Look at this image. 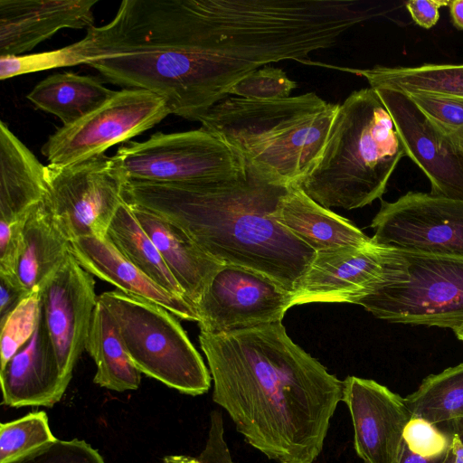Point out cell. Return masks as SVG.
I'll list each match as a JSON object with an SVG mask.
<instances>
[{
  "instance_id": "obj_28",
  "label": "cell",
  "mask_w": 463,
  "mask_h": 463,
  "mask_svg": "<svg viewBox=\"0 0 463 463\" xmlns=\"http://www.w3.org/2000/svg\"><path fill=\"white\" fill-rule=\"evenodd\" d=\"M56 439L43 411L1 423L0 463H12Z\"/></svg>"
},
{
  "instance_id": "obj_42",
  "label": "cell",
  "mask_w": 463,
  "mask_h": 463,
  "mask_svg": "<svg viewBox=\"0 0 463 463\" xmlns=\"http://www.w3.org/2000/svg\"><path fill=\"white\" fill-rule=\"evenodd\" d=\"M451 435V446L455 455L454 463H463V445L456 434Z\"/></svg>"
},
{
  "instance_id": "obj_10",
  "label": "cell",
  "mask_w": 463,
  "mask_h": 463,
  "mask_svg": "<svg viewBox=\"0 0 463 463\" xmlns=\"http://www.w3.org/2000/svg\"><path fill=\"white\" fill-rule=\"evenodd\" d=\"M292 293L266 275L224 265L203 292L196 311L200 331L231 332L281 322Z\"/></svg>"
},
{
  "instance_id": "obj_15",
  "label": "cell",
  "mask_w": 463,
  "mask_h": 463,
  "mask_svg": "<svg viewBox=\"0 0 463 463\" xmlns=\"http://www.w3.org/2000/svg\"><path fill=\"white\" fill-rule=\"evenodd\" d=\"M343 383L357 456L364 463H399L404 429L412 418L405 399L371 379L352 375Z\"/></svg>"
},
{
  "instance_id": "obj_40",
  "label": "cell",
  "mask_w": 463,
  "mask_h": 463,
  "mask_svg": "<svg viewBox=\"0 0 463 463\" xmlns=\"http://www.w3.org/2000/svg\"><path fill=\"white\" fill-rule=\"evenodd\" d=\"M442 424L448 426L446 427V429L443 430L449 433L456 434L458 437L461 444L463 445V419L455 420Z\"/></svg>"
},
{
  "instance_id": "obj_33",
  "label": "cell",
  "mask_w": 463,
  "mask_h": 463,
  "mask_svg": "<svg viewBox=\"0 0 463 463\" xmlns=\"http://www.w3.org/2000/svg\"><path fill=\"white\" fill-rule=\"evenodd\" d=\"M408 96L434 124L463 145V99L424 93Z\"/></svg>"
},
{
  "instance_id": "obj_38",
  "label": "cell",
  "mask_w": 463,
  "mask_h": 463,
  "mask_svg": "<svg viewBox=\"0 0 463 463\" xmlns=\"http://www.w3.org/2000/svg\"><path fill=\"white\" fill-rule=\"evenodd\" d=\"M446 454L447 452L444 455L431 458H423L412 453L404 443L399 463H443Z\"/></svg>"
},
{
  "instance_id": "obj_26",
  "label": "cell",
  "mask_w": 463,
  "mask_h": 463,
  "mask_svg": "<svg viewBox=\"0 0 463 463\" xmlns=\"http://www.w3.org/2000/svg\"><path fill=\"white\" fill-rule=\"evenodd\" d=\"M106 237L126 259L154 282L186 300L182 288L126 201L118 208Z\"/></svg>"
},
{
  "instance_id": "obj_25",
  "label": "cell",
  "mask_w": 463,
  "mask_h": 463,
  "mask_svg": "<svg viewBox=\"0 0 463 463\" xmlns=\"http://www.w3.org/2000/svg\"><path fill=\"white\" fill-rule=\"evenodd\" d=\"M364 78L372 89L431 94L463 99V63H426L410 67L376 65L369 69L328 66Z\"/></svg>"
},
{
  "instance_id": "obj_27",
  "label": "cell",
  "mask_w": 463,
  "mask_h": 463,
  "mask_svg": "<svg viewBox=\"0 0 463 463\" xmlns=\"http://www.w3.org/2000/svg\"><path fill=\"white\" fill-rule=\"evenodd\" d=\"M404 399L412 417L434 424L463 419V363L427 376Z\"/></svg>"
},
{
  "instance_id": "obj_12",
  "label": "cell",
  "mask_w": 463,
  "mask_h": 463,
  "mask_svg": "<svg viewBox=\"0 0 463 463\" xmlns=\"http://www.w3.org/2000/svg\"><path fill=\"white\" fill-rule=\"evenodd\" d=\"M389 112L405 154L425 174L431 194L463 200V145L401 91L373 89Z\"/></svg>"
},
{
  "instance_id": "obj_31",
  "label": "cell",
  "mask_w": 463,
  "mask_h": 463,
  "mask_svg": "<svg viewBox=\"0 0 463 463\" xmlns=\"http://www.w3.org/2000/svg\"><path fill=\"white\" fill-rule=\"evenodd\" d=\"M297 82L278 67L263 66L237 82L228 95L259 100L281 99L290 97Z\"/></svg>"
},
{
  "instance_id": "obj_36",
  "label": "cell",
  "mask_w": 463,
  "mask_h": 463,
  "mask_svg": "<svg viewBox=\"0 0 463 463\" xmlns=\"http://www.w3.org/2000/svg\"><path fill=\"white\" fill-rule=\"evenodd\" d=\"M449 4L446 0H411L406 3V8L416 24L430 29L439 21V8Z\"/></svg>"
},
{
  "instance_id": "obj_29",
  "label": "cell",
  "mask_w": 463,
  "mask_h": 463,
  "mask_svg": "<svg viewBox=\"0 0 463 463\" xmlns=\"http://www.w3.org/2000/svg\"><path fill=\"white\" fill-rule=\"evenodd\" d=\"M41 289L29 292L1 325V369L32 337L42 315Z\"/></svg>"
},
{
  "instance_id": "obj_14",
  "label": "cell",
  "mask_w": 463,
  "mask_h": 463,
  "mask_svg": "<svg viewBox=\"0 0 463 463\" xmlns=\"http://www.w3.org/2000/svg\"><path fill=\"white\" fill-rule=\"evenodd\" d=\"M43 314L61 374L70 383L98 303L93 275L71 253L41 288Z\"/></svg>"
},
{
  "instance_id": "obj_21",
  "label": "cell",
  "mask_w": 463,
  "mask_h": 463,
  "mask_svg": "<svg viewBox=\"0 0 463 463\" xmlns=\"http://www.w3.org/2000/svg\"><path fill=\"white\" fill-rule=\"evenodd\" d=\"M47 190L46 165L0 122V221L26 218Z\"/></svg>"
},
{
  "instance_id": "obj_6",
  "label": "cell",
  "mask_w": 463,
  "mask_h": 463,
  "mask_svg": "<svg viewBox=\"0 0 463 463\" xmlns=\"http://www.w3.org/2000/svg\"><path fill=\"white\" fill-rule=\"evenodd\" d=\"M398 249L395 279L355 304L391 323L463 328V256Z\"/></svg>"
},
{
  "instance_id": "obj_8",
  "label": "cell",
  "mask_w": 463,
  "mask_h": 463,
  "mask_svg": "<svg viewBox=\"0 0 463 463\" xmlns=\"http://www.w3.org/2000/svg\"><path fill=\"white\" fill-rule=\"evenodd\" d=\"M43 204L71 241L106 237L123 196L125 180L105 155L71 165H46Z\"/></svg>"
},
{
  "instance_id": "obj_3",
  "label": "cell",
  "mask_w": 463,
  "mask_h": 463,
  "mask_svg": "<svg viewBox=\"0 0 463 463\" xmlns=\"http://www.w3.org/2000/svg\"><path fill=\"white\" fill-rule=\"evenodd\" d=\"M339 104L314 92L273 100L226 97L199 119L268 181L298 185L318 160Z\"/></svg>"
},
{
  "instance_id": "obj_17",
  "label": "cell",
  "mask_w": 463,
  "mask_h": 463,
  "mask_svg": "<svg viewBox=\"0 0 463 463\" xmlns=\"http://www.w3.org/2000/svg\"><path fill=\"white\" fill-rule=\"evenodd\" d=\"M2 404L52 407L69 383L63 378L43 314L30 340L0 370Z\"/></svg>"
},
{
  "instance_id": "obj_44",
  "label": "cell",
  "mask_w": 463,
  "mask_h": 463,
  "mask_svg": "<svg viewBox=\"0 0 463 463\" xmlns=\"http://www.w3.org/2000/svg\"><path fill=\"white\" fill-rule=\"evenodd\" d=\"M454 333H455L456 336H457L459 340L463 341V328L458 329V330L455 331Z\"/></svg>"
},
{
  "instance_id": "obj_34",
  "label": "cell",
  "mask_w": 463,
  "mask_h": 463,
  "mask_svg": "<svg viewBox=\"0 0 463 463\" xmlns=\"http://www.w3.org/2000/svg\"><path fill=\"white\" fill-rule=\"evenodd\" d=\"M403 440L412 453L428 458L444 455L451 446L449 432L419 417H412L407 423Z\"/></svg>"
},
{
  "instance_id": "obj_24",
  "label": "cell",
  "mask_w": 463,
  "mask_h": 463,
  "mask_svg": "<svg viewBox=\"0 0 463 463\" xmlns=\"http://www.w3.org/2000/svg\"><path fill=\"white\" fill-rule=\"evenodd\" d=\"M116 91L96 77L74 72L52 74L28 93L27 99L38 109L71 125L109 100Z\"/></svg>"
},
{
  "instance_id": "obj_37",
  "label": "cell",
  "mask_w": 463,
  "mask_h": 463,
  "mask_svg": "<svg viewBox=\"0 0 463 463\" xmlns=\"http://www.w3.org/2000/svg\"><path fill=\"white\" fill-rule=\"evenodd\" d=\"M0 322L3 321L28 294L18 284L0 276Z\"/></svg>"
},
{
  "instance_id": "obj_16",
  "label": "cell",
  "mask_w": 463,
  "mask_h": 463,
  "mask_svg": "<svg viewBox=\"0 0 463 463\" xmlns=\"http://www.w3.org/2000/svg\"><path fill=\"white\" fill-rule=\"evenodd\" d=\"M98 0H0V56L24 55L61 29L94 26Z\"/></svg>"
},
{
  "instance_id": "obj_22",
  "label": "cell",
  "mask_w": 463,
  "mask_h": 463,
  "mask_svg": "<svg viewBox=\"0 0 463 463\" xmlns=\"http://www.w3.org/2000/svg\"><path fill=\"white\" fill-rule=\"evenodd\" d=\"M70 254V240L41 203L24 224L14 279L27 293L41 289Z\"/></svg>"
},
{
  "instance_id": "obj_30",
  "label": "cell",
  "mask_w": 463,
  "mask_h": 463,
  "mask_svg": "<svg viewBox=\"0 0 463 463\" xmlns=\"http://www.w3.org/2000/svg\"><path fill=\"white\" fill-rule=\"evenodd\" d=\"M86 63L85 46L81 39L53 51L0 56V79L4 80L18 75Z\"/></svg>"
},
{
  "instance_id": "obj_32",
  "label": "cell",
  "mask_w": 463,
  "mask_h": 463,
  "mask_svg": "<svg viewBox=\"0 0 463 463\" xmlns=\"http://www.w3.org/2000/svg\"><path fill=\"white\" fill-rule=\"evenodd\" d=\"M12 463H106L99 452L82 439H56Z\"/></svg>"
},
{
  "instance_id": "obj_43",
  "label": "cell",
  "mask_w": 463,
  "mask_h": 463,
  "mask_svg": "<svg viewBox=\"0 0 463 463\" xmlns=\"http://www.w3.org/2000/svg\"><path fill=\"white\" fill-rule=\"evenodd\" d=\"M454 460H455V455H454L452 446H450V448L447 451L446 458H445L443 463H454Z\"/></svg>"
},
{
  "instance_id": "obj_19",
  "label": "cell",
  "mask_w": 463,
  "mask_h": 463,
  "mask_svg": "<svg viewBox=\"0 0 463 463\" xmlns=\"http://www.w3.org/2000/svg\"><path fill=\"white\" fill-rule=\"evenodd\" d=\"M128 204L182 288L186 300L196 310L206 288L224 264L206 253L174 222L142 206Z\"/></svg>"
},
{
  "instance_id": "obj_41",
  "label": "cell",
  "mask_w": 463,
  "mask_h": 463,
  "mask_svg": "<svg viewBox=\"0 0 463 463\" xmlns=\"http://www.w3.org/2000/svg\"><path fill=\"white\" fill-rule=\"evenodd\" d=\"M160 463H202L198 458L185 455H170L163 458Z\"/></svg>"
},
{
  "instance_id": "obj_23",
  "label": "cell",
  "mask_w": 463,
  "mask_h": 463,
  "mask_svg": "<svg viewBox=\"0 0 463 463\" xmlns=\"http://www.w3.org/2000/svg\"><path fill=\"white\" fill-rule=\"evenodd\" d=\"M85 350L97 366L93 379L96 384L118 392L139 387L141 373L130 359L115 320L99 300L92 313Z\"/></svg>"
},
{
  "instance_id": "obj_4",
  "label": "cell",
  "mask_w": 463,
  "mask_h": 463,
  "mask_svg": "<svg viewBox=\"0 0 463 463\" xmlns=\"http://www.w3.org/2000/svg\"><path fill=\"white\" fill-rule=\"evenodd\" d=\"M404 156L389 112L364 88L338 106L318 160L298 185L327 209L361 208L383 196Z\"/></svg>"
},
{
  "instance_id": "obj_1",
  "label": "cell",
  "mask_w": 463,
  "mask_h": 463,
  "mask_svg": "<svg viewBox=\"0 0 463 463\" xmlns=\"http://www.w3.org/2000/svg\"><path fill=\"white\" fill-rule=\"evenodd\" d=\"M199 342L213 401L245 441L277 463H314L342 402L343 381L295 344L281 322L200 331Z\"/></svg>"
},
{
  "instance_id": "obj_18",
  "label": "cell",
  "mask_w": 463,
  "mask_h": 463,
  "mask_svg": "<svg viewBox=\"0 0 463 463\" xmlns=\"http://www.w3.org/2000/svg\"><path fill=\"white\" fill-rule=\"evenodd\" d=\"M71 253L88 272L123 293L165 307L176 317L198 323L195 308L184 298L154 282L123 256L107 237L86 236L71 241Z\"/></svg>"
},
{
  "instance_id": "obj_39",
  "label": "cell",
  "mask_w": 463,
  "mask_h": 463,
  "mask_svg": "<svg viewBox=\"0 0 463 463\" xmlns=\"http://www.w3.org/2000/svg\"><path fill=\"white\" fill-rule=\"evenodd\" d=\"M449 8L453 24L463 30V0L449 1Z\"/></svg>"
},
{
  "instance_id": "obj_13",
  "label": "cell",
  "mask_w": 463,
  "mask_h": 463,
  "mask_svg": "<svg viewBox=\"0 0 463 463\" xmlns=\"http://www.w3.org/2000/svg\"><path fill=\"white\" fill-rule=\"evenodd\" d=\"M374 241V240H373ZM393 247L373 241L316 252L293 296V306L354 303L373 292L388 276Z\"/></svg>"
},
{
  "instance_id": "obj_2",
  "label": "cell",
  "mask_w": 463,
  "mask_h": 463,
  "mask_svg": "<svg viewBox=\"0 0 463 463\" xmlns=\"http://www.w3.org/2000/svg\"><path fill=\"white\" fill-rule=\"evenodd\" d=\"M246 168L239 179L205 185L126 183L123 196L179 226L222 264L262 273L293 294L316 252L277 218L289 186Z\"/></svg>"
},
{
  "instance_id": "obj_20",
  "label": "cell",
  "mask_w": 463,
  "mask_h": 463,
  "mask_svg": "<svg viewBox=\"0 0 463 463\" xmlns=\"http://www.w3.org/2000/svg\"><path fill=\"white\" fill-rule=\"evenodd\" d=\"M277 218L315 252L346 246L365 247L374 241L349 220L315 202L296 184L289 186L280 198Z\"/></svg>"
},
{
  "instance_id": "obj_11",
  "label": "cell",
  "mask_w": 463,
  "mask_h": 463,
  "mask_svg": "<svg viewBox=\"0 0 463 463\" xmlns=\"http://www.w3.org/2000/svg\"><path fill=\"white\" fill-rule=\"evenodd\" d=\"M371 227L379 244L463 256V200L408 192L382 201Z\"/></svg>"
},
{
  "instance_id": "obj_9",
  "label": "cell",
  "mask_w": 463,
  "mask_h": 463,
  "mask_svg": "<svg viewBox=\"0 0 463 463\" xmlns=\"http://www.w3.org/2000/svg\"><path fill=\"white\" fill-rule=\"evenodd\" d=\"M170 114L161 97L125 88L80 120L57 129L41 151L51 165L81 163L152 128Z\"/></svg>"
},
{
  "instance_id": "obj_7",
  "label": "cell",
  "mask_w": 463,
  "mask_h": 463,
  "mask_svg": "<svg viewBox=\"0 0 463 463\" xmlns=\"http://www.w3.org/2000/svg\"><path fill=\"white\" fill-rule=\"evenodd\" d=\"M111 160L126 183L205 185L239 179L247 173L240 154L202 128L157 132L143 142L131 141Z\"/></svg>"
},
{
  "instance_id": "obj_5",
  "label": "cell",
  "mask_w": 463,
  "mask_h": 463,
  "mask_svg": "<svg viewBox=\"0 0 463 463\" xmlns=\"http://www.w3.org/2000/svg\"><path fill=\"white\" fill-rule=\"evenodd\" d=\"M98 300L115 320L141 373L184 394L197 396L209 391L210 371L169 310L118 289L103 292Z\"/></svg>"
},
{
  "instance_id": "obj_35",
  "label": "cell",
  "mask_w": 463,
  "mask_h": 463,
  "mask_svg": "<svg viewBox=\"0 0 463 463\" xmlns=\"http://www.w3.org/2000/svg\"><path fill=\"white\" fill-rule=\"evenodd\" d=\"M197 458L202 463H234L224 439L222 414L218 410L210 413L207 439Z\"/></svg>"
}]
</instances>
